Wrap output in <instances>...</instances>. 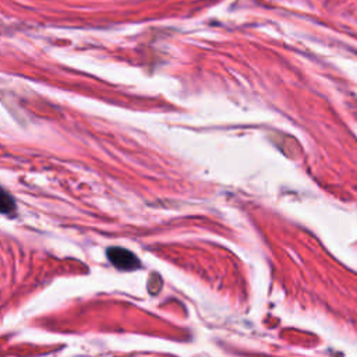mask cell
<instances>
[{
  "instance_id": "obj_1",
  "label": "cell",
  "mask_w": 357,
  "mask_h": 357,
  "mask_svg": "<svg viewBox=\"0 0 357 357\" xmlns=\"http://www.w3.org/2000/svg\"><path fill=\"white\" fill-rule=\"evenodd\" d=\"M108 260L121 271H136L140 268V260L134 253L123 247H110L106 252Z\"/></svg>"
},
{
  "instance_id": "obj_2",
  "label": "cell",
  "mask_w": 357,
  "mask_h": 357,
  "mask_svg": "<svg viewBox=\"0 0 357 357\" xmlns=\"http://www.w3.org/2000/svg\"><path fill=\"white\" fill-rule=\"evenodd\" d=\"M16 210V203L13 197L0 187V214H12Z\"/></svg>"
}]
</instances>
